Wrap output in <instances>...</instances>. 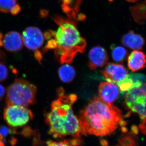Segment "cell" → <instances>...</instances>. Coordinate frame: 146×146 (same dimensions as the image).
<instances>
[{
    "mask_svg": "<svg viewBox=\"0 0 146 146\" xmlns=\"http://www.w3.org/2000/svg\"><path fill=\"white\" fill-rule=\"evenodd\" d=\"M36 60L39 61V63L41 64L42 59V54L39 51V50L35 51L34 54Z\"/></svg>",
    "mask_w": 146,
    "mask_h": 146,
    "instance_id": "484cf974",
    "label": "cell"
},
{
    "mask_svg": "<svg viewBox=\"0 0 146 146\" xmlns=\"http://www.w3.org/2000/svg\"><path fill=\"white\" fill-rule=\"evenodd\" d=\"M5 54L2 50L0 49V60L2 61H4L5 60Z\"/></svg>",
    "mask_w": 146,
    "mask_h": 146,
    "instance_id": "83f0119b",
    "label": "cell"
},
{
    "mask_svg": "<svg viewBox=\"0 0 146 146\" xmlns=\"http://www.w3.org/2000/svg\"><path fill=\"white\" fill-rule=\"evenodd\" d=\"M52 18L58 26L56 31H49L56 43L55 55L61 64H70L77 54L84 52L86 40L77 28V21L58 15Z\"/></svg>",
    "mask_w": 146,
    "mask_h": 146,
    "instance_id": "3957f363",
    "label": "cell"
},
{
    "mask_svg": "<svg viewBox=\"0 0 146 146\" xmlns=\"http://www.w3.org/2000/svg\"><path fill=\"white\" fill-rule=\"evenodd\" d=\"M48 145L51 146H78L80 145L82 141L79 138H75L72 140H65L60 142H54L52 141H47Z\"/></svg>",
    "mask_w": 146,
    "mask_h": 146,
    "instance_id": "ffe728a7",
    "label": "cell"
},
{
    "mask_svg": "<svg viewBox=\"0 0 146 146\" xmlns=\"http://www.w3.org/2000/svg\"><path fill=\"white\" fill-rule=\"evenodd\" d=\"M118 86L122 94L127 92L133 87V82L130 75L128 74L127 76L122 80L117 82Z\"/></svg>",
    "mask_w": 146,
    "mask_h": 146,
    "instance_id": "44dd1931",
    "label": "cell"
},
{
    "mask_svg": "<svg viewBox=\"0 0 146 146\" xmlns=\"http://www.w3.org/2000/svg\"><path fill=\"white\" fill-rule=\"evenodd\" d=\"M23 45V37L18 32H9L4 35L0 33V47H3L9 52L20 51Z\"/></svg>",
    "mask_w": 146,
    "mask_h": 146,
    "instance_id": "52a82bcc",
    "label": "cell"
},
{
    "mask_svg": "<svg viewBox=\"0 0 146 146\" xmlns=\"http://www.w3.org/2000/svg\"><path fill=\"white\" fill-rule=\"evenodd\" d=\"M59 98L52 102L50 112L46 114L49 133L54 138L72 136L79 138L83 133L78 118L74 115L72 106L77 100L75 94H65L63 88L58 91Z\"/></svg>",
    "mask_w": 146,
    "mask_h": 146,
    "instance_id": "7a4b0ae2",
    "label": "cell"
},
{
    "mask_svg": "<svg viewBox=\"0 0 146 146\" xmlns=\"http://www.w3.org/2000/svg\"><path fill=\"white\" fill-rule=\"evenodd\" d=\"M59 78L64 82L72 81L76 75V72L72 66L66 63L61 66L58 69Z\"/></svg>",
    "mask_w": 146,
    "mask_h": 146,
    "instance_id": "2e32d148",
    "label": "cell"
},
{
    "mask_svg": "<svg viewBox=\"0 0 146 146\" xmlns=\"http://www.w3.org/2000/svg\"><path fill=\"white\" fill-rule=\"evenodd\" d=\"M119 145H136V142L132 136L127 135L123 136L119 140Z\"/></svg>",
    "mask_w": 146,
    "mask_h": 146,
    "instance_id": "7402d4cb",
    "label": "cell"
},
{
    "mask_svg": "<svg viewBox=\"0 0 146 146\" xmlns=\"http://www.w3.org/2000/svg\"><path fill=\"white\" fill-rule=\"evenodd\" d=\"M126 1L129 2L134 3L136 2L138 0H126Z\"/></svg>",
    "mask_w": 146,
    "mask_h": 146,
    "instance_id": "4dcf8cb0",
    "label": "cell"
},
{
    "mask_svg": "<svg viewBox=\"0 0 146 146\" xmlns=\"http://www.w3.org/2000/svg\"><path fill=\"white\" fill-rule=\"evenodd\" d=\"M22 37L25 46L35 51L40 48L44 42V35L40 29L36 27L27 28L23 32Z\"/></svg>",
    "mask_w": 146,
    "mask_h": 146,
    "instance_id": "8992f818",
    "label": "cell"
},
{
    "mask_svg": "<svg viewBox=\"0 0 146 146\" xmlns=\"http://www.w3.org/2000/svg\"><path fill=\"white\" fill-rule=\"evenodd\" d=\"M16 143H17V140L16 138L12 137L10 139V141H9V143L11 144L12 145H16Z\"/></svg>",
    "mask_w": 146,
    "mask_h": 146,
    "instance_id": "f546056e",
    "label": "cell"
},
{
    "mask_svg": "<svg viewBox=\"0 0 146 146\" xmlns=\"http://www.w3.org/2000/svg\"><path fill=\"white\" fill-rule=\"evenodd\" d=\"M127 106L131 110L138 113L140 116L141 120L140 129L141 131L145 134L146 132V96L138 97L134 102Z\"/></svg>",
    "mask_w": 146,
    "mask_h": 146,
    "instance_id": "8fae6325",
    "label": "cell"
},
{
    "mask_svg": "<svg viewBox=\"0 0 146 146\" xmlns=\"http://www.w3.org/2000/svg\"><path fill=\"white\" fill-rule=\"evenodd\" d=\"M6 143L5 139L3 138L1 134L0 133V146L5 145Z\"/></svg>",
    "mask_w": 146,
    "mask_h": 146,
    "instance_id": "f1b7e54d",
    "label": "cell"
},
{
    "mask_svg": "<svg viewBox=\"0 0 146 146\" xmlns=\"http://www.w3.org/2000/svg\"><path fill=\"white\" fill-rule=\"evenodd\" d=\"M36 86L23 79H16L7 91V106L27 107L36 103Z\"/></svg>",
    "mask_w": 146,
    "mask_h": 146,
    "instance_id": "277c9868",
    "label": "cell"
},
{
    "mask_svg": "<svg viewBox=\"0 0 146 146\" xmlns=\"http://www.w3.org/2000/svg\"><path fill=\"white\" fill-rule=\"evenodd\" d=\"M141 96H146V83L139 87H133L127 92L126 104L133 102L137 98Z\"/></svg>",
    "mask_w": 146,
    "mask_h": 146,
    "instance_id": "e0dca14e",
    "label": "cell"
},
{
    "mask_svg": "<svg viewBox=\"0 0 146 146\" xmlns=\"http://www.w3.org/2000/svg\"><path fill=\"white\" fill-rule=\"evenodd\" d=\"M112 59L117 63H123L126 59L128 55L127 50L123 46L112 45L111 46Z\"/></svg>",
    "mask_w": 146,
    "mask_h": 146,
    "instance_id": "ac0fdd59",
    "label": "cell"
},
{
    "mask_svg": "<svg viewBox=\"0 0 146 146\" xmlns=\"http://www.w3.org/2000/svg\"><path fill=\"white\" fill-rule=\"evenodd\" d=\"M88 67L91 70L101 68L106 65L108 60V55L106 50L100 46H96L89 51Z\"/></svg>",
    "mask_w": 146,
    "mask_h": 146,
    "instance_id": "ba28073f",
    "label": "cell"
},
{
    "mask_svg": "<svg viewBox=\"0 0 146 146\" xmlns=\"http://www.w3.org/2000/svg\"><path fill=\"white\" fill-rule=\"evenodd\" d=\"M127 63L128 68L132 72L140 70L145 67V55L139 50H134L129 56Z\"/></svg>",
    "mask_w": 146,
    "mask_h": 146,
    "instance_id": "4fadbf2b",
    "label": "cell"
},
{
    "mask_svg": "<svg viewBox=\"0 0 146 146\" xmlns=\"http://www.w3.org/2000/svg\"><path fill=\"white\" fill-rule=\"evenodd\" d=\"M5 89L2 85L0 84V102L1 101L5 96Z\"/></svg>",
    "mask_w": 146,
    "mask_h": 146,
    "instance_id": "4316f807",
    "label": "cell"
},
{
    "mask_svg": "<svg viewBox=\"0 0 146 146\" xmlns=\"http://www.w3.org/2000/svg\"><path fill=\"white\" fill-rule=\"evenodd\" d=\"M61 7L68 18L78 21V12L82 0H60Z\"/></svg>",
    "mask_w": 146,
    "mask_h": 146,
    "instance_id": "5bb4252c",
    "label": "cell"
},
{
    "mask_svg": "<svg viewBox=\"0 0 146 146\" xmlns=\"http://www.w3.org/2000/svg\"><path fill=\"white\" fill-rule=\"evenodd\" d=\"M8 71L3 61H0V82L4 81L7 77Z\"/></svg>",
    "mask_w": 146,
    "mask_h": 146,
    "instance_id": "cb8c5ba5",
    "label": "cell"
},
{
    "mask_svg": "<svg viewBox=\"0 0 146 146\" xmlns=\"http://www.w3.org/2000/svg\"><path fill=\"white\" fill-rule=\"evenodd\" d=\"M130 11L134 21L139 25H143L146 21V1L131 7Z\"/></svg>",
    "mask_w": 146,
    "mask_h": 146,
    "instance_id": "9a60e30c",
    "label": "cell"
},
{
    "mask_svg": "<svg viewBox=\"0 0 146 146\" xmlns=\"http://www.w3.org/2000/svg\"><path fill=\"white\" fill-rule=\"evenodd\" d=\"M33 118V114L27 107L16 105L7 106L4 112V118L11 127H21Z\"/></svg>",
    "mask_w": 146,
    "mask_h": 146,
    "instance_id": "5b68a950",
    "label": "cell"
},
{
    "mask_svg": "<svg viewBox=\"0 0 146 146\" xmlns=\"http://www.w3.org/2000/svg\"><path fill=\"white\" fill-rule=\"evenodd\" d=\"M122 43L131 49L141 50L145 44V39L142 35L136 34L133 31H130L123 36Z\"/></svg>",
    "mask_w": 146,
    "mask_h": 146,
    "instance_id": "7c38bea8",
    "label": "cell"
},
{
    "mask_svg": "<svg viewBox=\"0 0 146 146\" xmlns=\"http://www.w3.org/2000/svg\"><path fill=\"white\" fill-rule=\"evenodd\" d=\"M123 117L118 108L95 97L80 111L78 119L84 135L105 136L126 125Z\"/></svg>",
    "mask_w": 146,
    "mask_h": 146,
    "instance_id": "6da1fadb",
    "label": "cell"
},
{
    "mask_svg": "<svg viewBox=\"0 0 146 146\" xmlns=\"http://www.w3.org/2000/svg\"><path fill=\"white\" fill-rule=\"evenodd\" d=\"M33 132V131L31 129V128L27 127L24 128L23 129L21 132L18 133V134H22L25 137L29 138L32 136Z\"/></svg>",
    "mask_w": 146,
    "mask_h": 146,
    "instance_id": "d4e9b609",
    "label": "cell"
},
{
    "mask_svg": "<svg viewBox=\"0 0 146 146\" xmlns=\"http://www.w3.org/2000/svg\"><path fill=\"white\" fill-rule=\"evenodd\" d=\"M0 133L3 137H7L9 134H17L16 129L10 128L4 125L0 126Z\"/></svg>",
    "mask_w": 146,
    "mask_h": 146,
    "instance_id": "603a6c76",
    "label": "cell"
},
{
    "mask_svg": "<svg viewBox=\"0 0 146 146\" xmlns=\"http://www.w3.org/2000/svg\"><path fill=\"white\" fill-rule=\"evenodd\" d=\"M98 90L100 98L108 103H112L116 101L119 95V87L113 82H102Z\"/></svg>",
    "mask_w": 146,
    "mask_h": 146,
    "instance_id": "30bf717a",
    "label": "cell"
},
{
    "mask_svg": "<svg viewBox=\"0 0 146 146\" xmlns=\"http://www.w3.org/2000/svg\"><path fill=\"white\" fill-rule=\"evenodd\" d=\"M105 78L109 82L117 83L127 76V71L123 65L110 63L102 72Z\"/></svg>",
    "mask_w": 146,
    "mask_h": 146,
    "instance_id": "9c48e42d",
    "label": "cell"
},
{
    "mask_svg": "<svg viewBox=\"0 0 146 146\" xmlns=\"http://www.w3.org/2000/svg\"><path fill=\"white\" fill-rule=\"evenodd\" d=\"M18 0H0V11L12 14L15 9L20 6Z\"/></svg>",
    "mask_w": 146,
    "mask_h": 146,
    "instance_id": "d6986e66",
    "label": "cell"
}]
</instances>
